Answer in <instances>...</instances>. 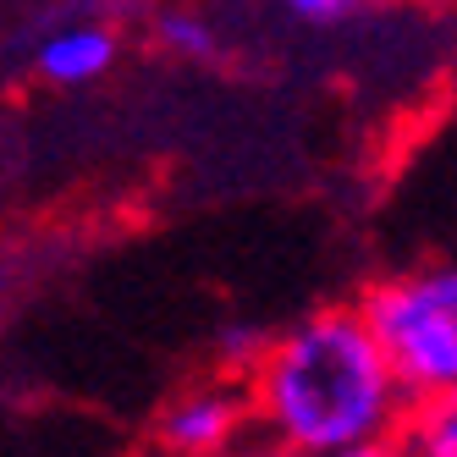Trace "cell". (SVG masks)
<instances>
[{"mask_svg": "<svg viewBox=\"0 0 457 457\" xmlns=\"http://www.w3.org/2000/svg\"><path fill=\"white\" fill-rule=\"evenodd\" d=\"M248 397L259 436L303 457L391 441L413 403L358 303L314 309L276 331L248 375Z\"/></svg>", "mask_w": 457, "mask_h": 457, "instance_id": "cell-1", "label": "cell"}, {"mask_svg": "<svg viewBox=\"0 0 457 457\" xmlns=\"http://www.w3.org/2000/svg\"><path fill=\"white\" fill-rule=\"evenodd\" d=\"M370 331L380 337L408 397L457 386V259L391 270L358 292Z\"/></svg>", "mask_w": 457, "mask_h": 457, "instance_id": "cell-2", "label": "cell"}, {"mask_svg": "<svg viewBox=\"0 0 457 457\" xmlns=\"http://www.w3.org/2000/svg\"><path fill=\"white\" fill-rule=\"evenodd\" d=\"M253 424V397H248V380L243 375H215L177 391V397L160 408L154 424V441L166 457H220L232 452Z\"/></svg>", "mask_w": 457, "mask_h": 457, "instance_id": "cell-3", "label": "cell"}, {"mask_svg": "<svg viewBox=\"0 0 457 457\" xmlns=\"http://www.w3.org/2000/svg\"><path fill=\"white\" fill-rule=\"evenodd\" d=\"M111 61H116V28L111 22H88V17L50 28L39 39V50H34L39 78L55 83V88H83L94 78H105Z\"/></svg>", "mask_w": 457, "mask_h": 457, "instance_id": "cell-4", "label": "cell"}, {"mask_svg": "<svg viewBox=\"0 0 457 457\" xmlns=\"http://www.w3.org/2000/svg\"><path fill=\"white\" fill-rule=\"evenodd\" d=\"M397 446L408 457H457V386L408 403L397 424Z\"/></svg>", "mask_w": 457, "mask_h": 457, "instance_id": "cell-5", "label": "cell"}, {"mask_svg": "<svg viewBox=\"0 0 457 457\" xmlns=\"http://www.w3.org/2000/svg\"><path fill=\"white\" fill-rule=\"evenodd\" d=\"M154 34H160V45H166L171 55H187V61H215V55H220L215 28H210L199 12H160Z\"/></svg>", "mask_w": 457, "mask_h": 457, "instance_id": "cell-6", "label": "cell"}, {"mask_svg": "<svg viewBox=\"0 0 457 457\" xmlns=\"http://www.w3.org/2000/svg\"><path fill=\"white\" fill-rule=\"evenodd\" d=\"M270 337H276V331H259V325H226L220 342H215V364H220V375H243V380H248L253 364L265 358Z\"/></svg>", "mask_w": 457, "mask_h": 457, "instance_id": "cell-7", "label": "cell"}, {"mask_svg": "<svg viewBox=\"0 0 457 457\" xmlns=\"http://www.w3.org/2000/svg\"><path fill=\"white\" fill-rule=\"evenodd\" d=\"M276 6L292 17V22H303V28H337L347 22L364 0H276Z\"/></svg>", "mask_w": 457, "mask_h": 457, "instance_id": "cell-8", "label": "cell"}, {"mask_svg": "<svg viewBox=\"0 0 457 457\" xmlns=\"http://www.w3.org/2000/svg\"><path fill=\"white\" fill-rule=\"evenodd\" d=\"M220 457H303V452H292V446H281L270 436H259V441H237L232 452H220Z\"/></svg>", "mask_w": 457, "mask_h": 457, "instance_id": "cell-9", "label": "cell"}, {"mask_svg": "<svg viewBox=\"0 0 457 457\" xmlns=\"http://www.w3.org/2000/svg\"><path fill=\"white\" fill-rule=\"evenodd\" d=\"M337 457H408V452L397 446V436H391V441H370V446H347Z\"/></svg>", "mask_w": 457, "mask_h": 457, "instance_id": "cell-10", "label": "cell"}]
</instances>
